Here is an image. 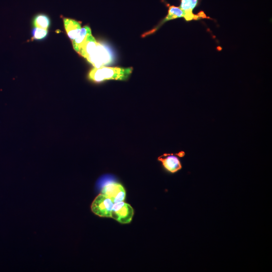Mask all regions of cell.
I'll return each mask as SVG.
<instances>
[{
  "label": "cell",
  "instance_id": "6da1fadb",
  "mask_svg": "<svg viewBox=\"0 0 272 272\" xmlns=\"http://www.w3.org/2000/svg\"><path fill=\"white\" fill-rule=\"evenodd\" d=\"M133 68L102 67L92 69L89 78L95 82H102L109 80H126L132 73Z\"/></svg>",
  "mask_w": 272,
  "mask_h": 272
},
{
  "label": "cell",
  "instance_id": "7a4b0ae2",
  "mask_svg": "<svg viewBox=\"0 0 272 272\" xmlns=\"http://www.w3.org/2000/svg\"><path fill=\"white\" fill-rule=\"evenodd\" d=\"M86 57L94 68H98L112 63L113 58L110 51L105 45L97 42Z\"/></svg>",
  "mask_w": 272,
  "mask_h": 272
},
{
  "label": "cell",
  "instance_id": "3957f363",
  "mask_svg": "<svg viewBox=\"0 0 272 272\" xmlns=\"http://www.w3.org/2000/svg\"><path fill=\"white\" fill-rule=\"evenodd\" d=\"M179 18H183L186 21H189L206 18L207 17L203 11L199 12L198 14H188L182 10L180 7L171 6L169 7L168 14L165 18L154 29L146 33L143 36H145L154 33L158 30L160 27L166 22Z\"/></svg>",
  "mask_w": 272,
  "mask_h": 272
},
{
  "label": "cell",
  "instance_id": "277c9868",
  "mask_svg": "<svg viewBox=\"0 0 272 272\" xmlns=\"http://www.w3.org/2000/svg\"><path fill=\"white\" fill-rule=\"evenodd\" d=\"M113 205L109 199L100 194L94 199L91 205V210L100 217L111 218Z\"/></svg>",
  "mask_w": 272,
  "mask_h": 272
},
{
  "label": "cell",
  "instance_id": "5b68a950",
  "mask_svg": "<svg viewBox=\"0 0 272 272\" xmlns=\"http://www.w3.org/2000/svg\"><path fill=\"white\" fill-rule=\"evenodd\" d=\"M134 216V210L129 205L123 202L114 204L111 218L123 223H129Z\"/></svg>",
  "mask_w": 272,
  "mask_h": 272
},
{
  "label": "cell",
  "instance_id": "8992f818",
  "mask_svg": "<svg viewBox=\"0 0 272 272\" xmlns=\"http://www.w3.org/2000/svg\"><path fill=\"white\" fill-rule=\"evenodd\" d=\"M101 194L109 199L113 204L123 202L126 197V191L123 186L114 182L105 185Z\"/></svg>",
  "mask_w": 272,
  "mask_h": 272
},
{
  "label": "cell",
  "instance_id": "52a82bcc",
  "mask_svg": "<svg viewBox=\"0 0 272 272\" xmlns=\"http://www.w3.org/2000/svg\"><path fill=\"white\" fill-rule=\"evenodd\" d=\"M163 167L171 173H176L182 168L178 156L173 154H164L159 158Z\"/></svg>",
  "mask_w": 272,
  "mask_h": 272
},
{
  "label": "cell",
  "instance_id": "ba28073f",
  "mask_svg": "<svg viewBox=\"0 0 272 272\" xmlns=\"http://www.w3.org/2000/svg\"><path fill=\"white\" fill-rule=\"evenodd\" d=\"M63 21L67 34L73 41L77 37L82 29L81 23L75 20L67 18H64Z\"/></svg>",
  "mask_w": 272,
  "mask_h": 272
},
{
  "label": "cell",
  "instance_id": "9c48e42d",
  "mask_svg": "<svg viewBox=\"0 0 272 272\" xmlns=\"http://www.w3.org/2000/svg\"><path fill=\"white\" fill-rule=\"evenodd\" d=\"M91 34V30L90 26H85L82 28L79 35L73 40V46L76 52H78L82 45Z\"/></svg>",
  "mask_w": 272,
  "mask_h": 272
},
{
  "label": "cell",
  "instance_id": "30bf717a",
  "mask_svg": "<svg viewBox=\"0 0 272 272\" xmlns=\"http://www.w3.org/2000/svg\"><path fill=\"white\" fill-rule=\"evenodd\" d=\"M34 25L35 27L42 28L48 30L50 26V19L46 14H38L34 19Z\"/></svg>",
  "mask_w": 272,
  "mask_h": 272
},
{
  "label": "cell",
  "instance_id": "8fae6325",
  "mask_svg": "<svg viewBox=\"0 0 272 272\" xmlns=\"http://www.w3.org/2000/svg\"><path fill=\"white\" fill-rule=\"evenodd\" d=\"M199 1V0H181L179 7L185 13L192 14L194 9L198 6Z\"/></svg>",
  "mask_w": 272,
  "mask_h": 272
},
{
  "label": "cell",
  "instance_id": "7c38bea8",
  "mask_svg": "<svg viewBox=\"0 0 272 272\" xmlns=\"http://www.w3.org/2000/svg\"><path fill=\"white\" fill-rule=\"evenodd\" d=\"M48 34V30L35 27L32 32L33 38L35 40H42L45 38Z\"/></svg>",
  "mask_w": 272,
  "mask_h": 272
}]
</instances>
